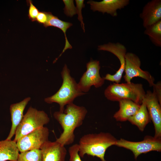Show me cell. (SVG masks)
Segmentation results:
<instances>
[{"label":"cell","mask_w":161,"mask_h":161,"mask_svg":"<svg viewBox=\"0 0 161 161\" xmlns=\"http://www.w3.org/2000/svg\"><path fill=\"white\" fill-rule=\"evenodd\" d=\"M87 112L85 107L73 103L66 105L63 112H55L53 117L63 130L56 141L64 146L72 143L75 139V130L82 125Z\"/></svg>","instance_id":"6da1fadb"},{"label":"cell","mask_w":161,"mask_h":161,"mask_svg":"<svg viewBox=\"0 0 161 161\" xmlns=\"http://www.w3.org/2000/svg\"><path fill=\"white\" fill-rule=\"evenodd\" d=\"M117 139L108 132L89 133L83 136L78 144L79 154L83 158L87 154L99 158L101 161H106L105 152L110 146L115 145Z\"/></svg>","instance_id":"7a4b0ae2"},{"label":"cell","mask_w":161,"mask_h":161,"mask_svg":"<svg viewBox=\"0 0 161 161\" xmlns=\"http://www.w3.org/2000/svg\"><path fill=\"white\" fill-rule=\"evenodd\" d=\"M61 75L63 82L60 88L54 94L45 98L44 101L48 104L58 103L59 106V111L63 112L65 106L73 103L75 98L86 93L80 90L78 83L70 75V70L66 64L63 67Z\"/></svg>","instance_id":"3957f363"},{"label":"cell","mask_w":161,"mask_h":161,"mask_svg":"<svg viewBox=\"0 0 161 161\" xmlns=\"http://www.w3.org/2000/svg\"><path fill=\"white\" fill-rule=\"evenodd\" d=\"M146 94L141 83H113L111 84L104 92L105 97L112 101L130 100L139 105L142 103Z\"/></svg>","instance_id":"277c9868"},{"label":"cell","mask_w":161,"mask_h":161,"mask_svg":"<svg viewBox=\"0 0 161 161\" xmlns=\"http://www.w3.org/2000/svg\"><path fill=\"white\" fill-rule=\"evenodd\" d=\"M49 121L48 115L44 111L29 107L17 128L13 140L16 142L22 137L44 126Z\"/></svg>","instance_id":"5b68a950"},{"label":"cell","mask_w":161,"mask_h":161,"mask_svg":"<svg viewBox=\"0 0 161 161\" xmlns=\"http://www.w3.org/2000/svg\"><path fill=\"white\" fill-rule=\"evenodd\" d=\"M115 145L130 150L136 159L142 154L152 151L160 152L161 138L147 135L145 136L143 140L139 142L131 141L121 138L117 140Z\"/></svg>","instance_id":"8992f818"},{"label":"cell","mask_w":161,"mask_h":161,"mask_svg":"<svg viewBox=\"0 0 161 161\" xmlns=\"http://www.w3.org/2000/svg\"><path fill=\"white\" fill-rule=\"evenodd\" d=\"M86 70L80 78L78 83L80 90L86 93L94 86L96 88L102 86L105 80L100 74V62L97 60H92L86 64Z\"/></svg>","instance_id":"52a82bcc"},{"label":"cell","mask_w":161,"mask_h":161,"mask_svg":"<svg viewBox=\"0 0 161 161\" xmlns=\"http://www.w3.org/2000/svg\"><path fill=\"white\" fill-rule=\"evenodd\" d=\"M49 134L48 128L44 126L22 137L16 142L19 151L40 149L42 145L49 140Z\"/></svg>","instance_id":"ba28073f"},{"label":"cell","mask_w":161,"mask_h":161,"mask_svg":"<svg viewBox=\"0 0 161 161\" xmlns=\"http://www.w3.org/2000/svg\"><path fill=\"white\" fill-rule=\"evenodd\" d=\"M125 60V75L123 78L126 83H130L133 78L139 77L145 80L149 86H152L154 78L148 71L141 69V61L137 55L132 52H127Z\"/></svg>","instance_id":"9c48e42d"},{"label":"cell","mask_w":161,"mask_h":161,"mask_svg":"<svg viewBox=\"0 0 161 161\" xmlns=\"http://www.w3.org/2000/svg\"><path fill=\"white\" fill-rule=\"evenodd\" d=\"M98 49L110 52L115 55L119 60L120 66L116 73L114 75L107 74L103 78L105 80L115 82L116 83H120L125 67V57L127 53L126 47L119 42H109L107 44L99 46Z\"/></svg>","instance_id":"30bf717a"},{"label":"cell","mask_w":161,"mask_h":161,"mask_svg":"<svg viewBox=\"0 0 161 161\" xmlns=\"http://www.w3.org/2000/svg\"><path fill=\"white\" fill-rule=\"evenodd\" d=\"M143 100L144 101L151 120L153 123L155 129L154 137L161 138V105L153 92L147 90Z\"/></svg>","instance_id":"8fae6325"},{"label":"cell","mask_w":161,"mask_h":161,"mask_svg":"<svg viewBox=\"0 0 161 161\" xmlns=\"http://www.w3.org/2000/svg\"><path fill=\"white\" fill-rule=\"evenodd\" d=\"M42 161H65L67 151L65 146L57 142L49 140L46 142L40 149Z\"/></svg>","instance_id":"7c38bea8"},{"label":"cell","mask_w":161,"mask_h":161,"mask_svg":"<svg viewBox=\"0 0 161 161\" xmlns=\"http://www.w3.org/2000/svg\"><path fill=\"white\" fill-rule=\"evenodd\" d=\"M129 2V0H103L99 2L90 0L87 3L93 11L107 13L114 17L117 16V10L124 8Z\"/></svg>","instance_id":"4fadbf2b"},{"label":"cell","mask_w":161,"mask_h":161,"mask_svg":"<svg viewBox=\"0 0 161 161\" xmlns=\"http://www.w3.org/2000/svg\"><path fill=\"white\" fill-rule=\"evenodd\" d=\"M140 16L145 28L161 20V0L148 1L143 7Z\"/></svg>","instance_id":"5bb4252c"},{"label":"cell","mask_w":161,"mask_h":161,"mask_svg":"<svg viewBox=\"0 0 161 161\" xmlns=\"http://www.w3.org/2000/svg\"><path fill=\"white\" fill-rule=\"evenodd\" d=\"M30 100V97H27L19 102L10 105V110L12 126L9 134L6 139L11 140L15 135L17 128L23 117L24 110Z\"/></svg>","instance_id":"9a60e30c"},{"label":"cell","mask_w":161,"mask_h":161,"mask_svg":"<svg viewBox=\"0 0 161 161\" xmlns=\"http://www.w3.org/2000/svg\"><path fill=\"white\" fill-rule=\"evenodd\" d=\"M119 109L114 115L113 117L118 121L124 122L134 115L140 105L129 99H124L119 101Z\"/></svg>","instance_id":"2e32d148"},{"label":"cell","mask_w":161,"mask_h":161,"mask_svg":"<svg viewBox=\"0 0 161 161\" xmlns=\"http://www.w3.org/2000/svg\"><path fill=\"white\" fill-rule=\"evenodd\" d=\"M19 152L16 142L13 140L0 141V161H17Z\"/></svg>","instance_id":"e0dca14e"},{"label":"cell","mask_w":161,"mask_h":161,"mask_svg":"<svg viewBox=\"0 0 161 161\" xmlns=\"http://www.w3.org/2000/svg\"><path fill=\"white\" fill-rule=\"evenodd\" d=\"M48 19L47 23L44 26L47 27L49 26H53L58 28L63 32L64 34L65 44V47L59 56L54 61L53 63L56 62L62 54L67 49H71L72 47L67 40L66 34V32L68 29L72 25L70 22H65L59 19L58 17L53 15L51 13L47 12Z\"/></svg>","instance_id":"ac0fdd59"},{"label":"cell","mask_w":161,"mask_h":161,"mask_svg":"<svg viewBox=\"0 0 161 161\" xmlns=\"http://www.w3.org/2000/svg\"><path fill=\"white\" fill-rule=\"evenodd\" d=\"M128 120L132 124L136 126L140 131H143L144 130L151 120L143 100L137 112L130 117Z\"/></svg>","instance_id":"d6986e66"},{"label":"cell","mask_w":161,"mask_h":161,"mask_svg":"<svg viewBox=\"0 0 161 161\" xmlns=\"http://www.w3.org/2000/svg\"><path fill=\"white\" fill-rule=\"evenodd\" d=\"M145 35L157 47H161V20L145 28Z\"/></svg>","instance_id":"ffe728a7"},{"label":"cell","mask_w":161,"mask_h":161,"mask_svg":"<svg viewBox=\"0 0 161 161\" xmlns=\"http://www.w3.org/2000/svg\"><path fill=\"white\" fill-rule=\"evenodd\" d=\"M17 161H42L40 149H35L20 152Z\"/></svg>","instance_id":"44dd1931"},{"label":"cell","mask_w":161,"mask_h":161,"mask_svg":"<svg viewBox=\"0 0 161 161\" xmlns=\"http://www.w3.org/2000/svg\"><path fill=\"white\" fill-rule=\"evenodd\" d=\"M63 1L65 5L64 12L67 16L71 17L77 13L76 7L73 0H63Z\"/></svg>","instance_id":"7402d4cb"},{"label":"cell","mask_w":161,"mask_h":161,"mask_svg":"<svg viewBox=\"0 0 161 161\" xmlns=\"http://www.w3.org/2000/svg\"><path fill=\"white\" fill-rule=\"evenodd\" d=\"M79 145L78 144H74L69 148V161H82L79 154Z\"/></svg>","instance_id":"603a6c76"},{"label":"cell","mask_w":161,"mask_h":161,"mask_svg":"<svg viewBox=\"0 0 161 161\" xmlns=\"http://www.w3.org/2000/svg\"><path fill=\"white\" fill-rule=\"evenodd\" d=\"M29 4L28 16L29 18L32 21H36V18L39 13L38 9L33 5L31 0H28Z\"/></svg>","instance_id":"cb8c5ba5"},{"label":"cell","mask_w":161,"mask_h":161,"mask_svg":"<svg viewBox=\"0 0 161 161\" xmlns=\"http://www.w3.org/2000/svg\"><path fill=\"white\" fill-rule=\"evenodd\" d=\"M83 0H76L75 2L76 4L77 13L78 14V19L81 22V26L85 32L84 24L83 21V18L82 15L81 10L82 8L84 7L83 4Z\"/></svg>","instance_id":"d4e9b609"},{"label":"cell","mask_w":161,"mask_h":161,"mask_svg":"<svg viewBox=\"0 0 161 161\" xmlns=\"http://www.w3.org/2000/svg\"><path fill=\"white\" fill-rule=\"evenodd\" d=\"M153 92L156 96L159 102L161 105V83L160 81L154 83L152 86Z\"/></svg>","instance_id":"484cf974"},{"label":"cell","mask_w":161,"mask_h":161,"mask_svg":"<svg viewBox=\"0 0 161 161\" xmlns=\"http://www.w3.org/2000/svg\"><path fill=\"white\" fill-rule=\"evenodd\" d=\"M48 19L47 12H40L36 18V21L44 25L47 23Z\"/></svg>","instance_id":"4316f807"}]
</instances>
